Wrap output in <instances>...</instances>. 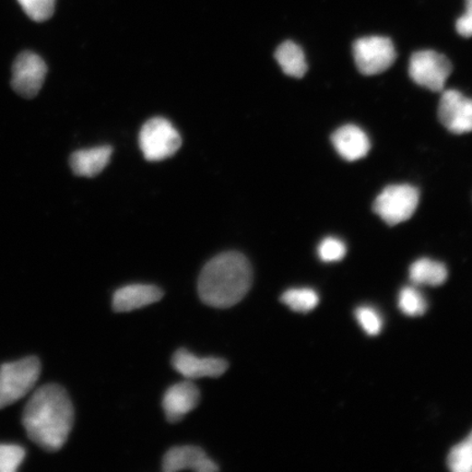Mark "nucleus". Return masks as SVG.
<instances>
[{
    "label": "nucleus",
    "instance_id": "13",
    "mask_svg": "<svg viewBox=\"0 0 472 472\" xmlns=\"http://www.w3.org/2000/svg\"><path fill=\"white\" fill-rule=\"evenodd\" d=\"M164 297L160 288L152 285H129L118 288L113 296L115 312L126 313L151 306Z\"/></svg>",
    "mask_w": 472,
    "mask_h": 472
},
{
    "label": "nucleus",
    "instance_id": "10",
    "mask_svg": "<svg viewBox=\"0 0 472 472\" xmlns=\"http://www.w3.org/2000/svg\"><path fill=\"white\" fill-rule=\"evenodd\" d=\"M172 364L175 370L187 380L220 377L229 367L228 362L223 359L213 358V356L201 358L186 349L178 350L173 355Z\"/></svg>",
    "mask_w": 472,
    "mask_h": 472
},
{
    "label": "nucleus",
    "instance_id": "18",
    "mask_svg": "<svg viewBox=\"0 0 472 472\" xmlns=\"http://www.w3.org/2000/svg\"><path fill=\"white\" fill-rule=\"evenodd\" d=\"M281 302L292 311L307 313L318 306L319 297L316 291L308 288H290L283 293Z\"/></svg>",
    "mask_w": 472,
    "mask_h": 472
},
{
    "label": "nucleus",
    "instance_id": "23",
    "mask_svg": "<svg viewBox=\"0 0 472 472\" xmlns=\"http://www.w3.org/2000/svg\"><path fill=\"white\" fill-rule=\"evenodd\" d=\"M354 315L356 321L367 335H376L382 332V318L374 307H360L355 309Z\"/></svg>",
    "mask_w": 472,
    "mask_h": 472
},
{
    "label": "nucleus",
    "instance_id": "9",
    "mask_svg": "<svg viewBox=\"0 0 472 472\" xmlns=\"http://www.w3.org/2000/svg\"><path fill=\"white\" fill-rule=\"evenodd\" d=\"M439 118L453 134L472 131V99L458 90H446L439 99Z\"/></svg>",
    "mask_w": 472,
    "mask_h": 472
},
{
    "label": "nucleus",
    "instance_id": "2",
    "mask_svg": "<svg viewBox=\"0 0 472 472\" xmlns=\"http://www.w3.org/2000/svg\"><path fill=\"white\" fill-rule=\"evenodd\" d=\"M253 283L250 261L238 251L220 254L203 267L198 293L209 307L228 308L242 301Z\"/></svg>",
    "mask_w": 472,
    "mask_h": 472
},
{
    "label": "nucleus",
    "instance_id": "15",
    "mask_svg": "<svg viewBox=\"0 0 472 472\" xmlns=\"http://www.w3.org/2000/svg\"><path fill=\"white\" fill-rule=\"evenodd\" d=\"M112 152L111 146H109L77 151L71 156V169L79 176H96L107 167L111 160Z\"/></svg>",
    "mask_w": 472,
    "mask_h": 472
},
{
    "label": "nucleus",
    "instance_id": "4",
    "mask_svg": "<svg viewBox=\"0 0 472 472\" xmlns=\"http://www.w3.org/2000/svg\"><path fill=\"white\" fill-rule=\"evenodd\" d=\"M418 188L400 184L387 186L375 199L373 210L388 225H397L413 216L419 206Z\"/></svg>",
    "mask_w": 472,
    "mask_h": 472
},
{
    "label": "nucleus",
    "instance_id": "11",
    "mask_svg": "<svg viewBox=\"0 0 472 472\" xmlns=\"http://www.w3.org/2000/svg\"><path fill=\"white\" fill-rule=\"evenodd\" d=\"M165 472L195 470L197 472H216L219 467L197 446H178L167 452L162 463Z\"/></svg>",
    "mask_w": 472,
    "mask_h": 472
},
{
    "label": "nucleus",
    "instance_id": "22",
    "mask_svg": "<svg viewBox=\"0 0 472 472\" xmlns=\"http://www.w3.org/2000/svg\"><path fill=\"white\" fill-rule=\"evenodd\" d=\"M25 458V450L19 445L0 444V472L17 471Z\"/></svg>",
    "mask_w": 472,
    "mask_h": 472
},
{
    "label": "nucleus",
    "instance_id": "8",
    "mask_svg": "<svg viewBox=\"0 0 472 472\" xmlns=\"http://www.w3.org/2000/svg\"><path fill=\"white\" fill-rule=\"evenodd\" d=\"M47 72L45 61L33 52H24L13 67L12 85L24 98H33L43 87Z\"/></svg>",
    "mask_w": 472,
    "mask_h": 472
},
{
    "label": "nucleus",
    "instance_id": "5",
    "mask_svg": "<svg viewBox=\"0 0 472 472\" xmlns=\"http://www.w3.org/2000/svg\"><path fill=\"white\" fill-rule=\"evenodd\" d=\"M140 149L146 160L161 161L175 155L181 148V135L169 120L162 118L148 120L139 135Z\"/></svg>",
    "mask_w": 472,
    "mask_h": 472
},
{
    "label": "nucleus",
    "instance_id": "3",
    "mask_svg": "<svg viewBox=\"0 0 472 472\" xmlns=\"http://www.w3.org/2000/svg\"><path fill=\"white\" fill-rule=\"evenodd\" d=\"M41 374V362L34 356L0 366V409L13 405L33 390Z\"/></svg>",
    "mask_w": 472,
    "mask_h": 472
},
{
    "label": "nucleus",
    "instance_id": "1",
    "mask_svg": "<svg viewBox=\"0 0 472 472\" xmlns=\"http://www.w3.org/2000/svg\"><path fill=\"white\" fill-rule=\"evenodd\" d=\"M75 412L64 388L49 384L38 388L26 403L23 424L26 434L40 448L56 452L67 442Z\"/></svg>",
    "mask_w": 472,
    "mask_h": 472
},
{
    "label": "nucleus",
    "instance_id": "14",
    "mask_svg": "<svg viewBox=\"0 0 472 472\" xmlns=\"http://www.w3.org/2000/svg\"><path fill=\"white\" fill-rule=\"evenodd\" d=\"M332 143L339 156L350 162L362 159L371 149L369 137L355 125H345L335 130Z\"/></svg>",
    "mask_w": 472,
    "mask_h": 472
},
{
    "label": "nucleus",
    "instance_id": "25",
    "mask_svg": "<svg viewBox=\"0 0 472 472\" xmlns=\"http://www.w3.org/2000/svg\"><path fill=\"white\" fill-rule=\"evenodd\" d=\"M456 30L464 36V38H471L472 36V0H466V13L456 23Z\"/></svg>",
    "mask_w": 472,
    "mask_h": 472
},
{
    "label": "nucleus",
    "instance_id": "7",
    "mask_svg": "<svg viewBox=\"0 0 472 472\" xmlns=\"http://www.w3.org/2000/svg\"><path fill=\"white\" fill-rule=\"evenodd\" d=\"M452 71L448 57L434 51L416 52L409 61V75L412 80L434 92L444 91Z\"/></svg>",
    "mask_w": 472,
    "mask_h": 472
},
{
    "label": "nucleus",
    "instance_id": "12",
    "mask_svg": "<svg viewBox=\"0 0 472 472\" xmlns=\"http://www.w3.org/2000/svg\"><path fill=\"white\" fill-rule=\"evenodd\" d=\"M201 392L188 380L173 385L166 391L162 401L167 420L175 423L198 406Z\"/></svg>",
    "mask_w": 472,
    "mask_h": 472
},
{
    "label": "nucleus",
    "instance_id": "20",
    "mask_svg": "<svg viewBox=\"0 0 472 472\" xmlns=\"http://www.w3.org/2000/svg\"><path fill=\"white\" fill-rule=\"evenodd\" d=\"M448 465L454 472H472V431L450 450Z\"/></svg>",
    "mask_w": 472,
    "mask_h": 472
},
{
    "label": "nucleus",
    "instance_id": "16",
    "mask_svg": "<svg viewBox=\"0 0 472 472\" xmlns=\"http://www.w3.org/2000/svg\"><path fill=\"white\" fill-rule=\"evenodd\" d=\"M409 276L414 285L439 287L448 280V271L442 262L421 259L411 266Z\"/></svg>",
    "mask_w": 472,
    "mask_h": 472
},
{
    "label": "nucleus",
    "instance_id": "6",
    "mask_svg": "<svg viewBox=\"0 0 472 472\" xmlns=\"http://www.w3.org/2000/svg\"><path fill=\"white\" fill-rule=\"evenodd\" d=\"M356 67L365 76L379 75L396 61L395 46L385 36H369L356 40L353 46Z\"/></svg>",
    "mask_w": 472,
    "mask_h": 472
},
{
    "label": "nucleus",
    "instance_id": "21",
    "mask_svg": "<svg viewBox=\"0 0 472 472\" xmlns=\"http://www.w3.org/2000/svg\"><path fill=\"white\" fill-rule=\"evenodd\" d=\"M18 3L29 18L43 23L54 14L56 0H18Z\"/></svg>",
    "mask_w": 472,
    "mask_h": 472
},
{
    "label": "nucleus",
    "instance_id": "24",
    "mask_svg": "<svg viewBox=\"0 0 472 472\" xmlns=\"http://www.w3.org/2000/svg\"><path fill=\"white\" fill-rule=\"evenodd\" d=\"M317 253L319 259L325 262L339 261L347 254V246L343 241L329 236L319 244Z\"/></svg>",
    "mask_w": 472,
    "mask_h": 472
},
{
    "label": "nucleus",
    "instance_id": "19",
    "mask_svg": "<svg viewBox=\"0 0 472 472\" xmlns=\"http://www.w3.org/2000/svg\"><path fill=\"white\" fill-rule=\"evenodd\" d=\"M398 307L407 316H421L427 312L428 303L422 293L413 287L402 288L398 297Z\"/></svg>",
    "mask_w": 472,
    "mask_h": 472
},
{
    "label": "nucleus",
    "instance_id": "17",
    "mask_svg": "<svg viewBox=\"0 0 472 472\" xmlns=\"http://www.w3.org/2000/svg\"><path fill=\"white\" fill-rule=\"evenodd\" d=\"M275 59L288 76L302 78L307 71L306 55L295 42H283L275 52Z\"/></svg>",
    "mask_w": 472,
    "mask_h": 472
}]
</instances>
